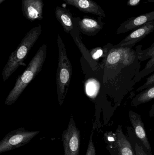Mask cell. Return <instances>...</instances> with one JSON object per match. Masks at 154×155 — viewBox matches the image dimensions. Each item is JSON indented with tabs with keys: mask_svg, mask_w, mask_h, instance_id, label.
Here are the masks:
<instances>
[{
	"mask_svg": "<svg viewBox=\"0 0 154 155\" xmlns=\"http://www.w3.org/2000/svg\"><path fill=\"white\" fill-rule=\"evenodd\" d=\"M141 62L133 47H115L108 44L101 67L103 84L111 99L112 116L126 96L134 89L141 71Z\"/></svg>",
	"mask_w": 154,
	"mask_h": 155,
	"instance_id": "6da1fadb",
	"label": "cell"
},
{
	"mask_svg": "<svg viewBox=\"0 0 154 155\" xmlns=\"http://www.w3.org/2000/svg\"><path fill=\"white\" fill-rule=\"evenodd\" d=\"M47 45H42L23 73L16 79L14 87L5 99V104L11 105L17 101L26 87L40 72L47 57Z\"/></svg>",
	"mask_w": 154,
	"mask_h": 155,
	"instance_id": "7a4b0ae2",
	"label": "cell"
},
{
	"mask_svg": "<svg viewBox=\"0 0 154 155\" xmlns=\"http://www.w3.org/2000/svg\"><path fill=\"white\" fill-rule=\"evenodd\" d=\"M42 32V26L39 25L32 28L24 37L16 49L13 52L3 69L2 75L6 81L20 66H26V60L30 51L37 41Z\"/></svg>",
	"mask_w": 154,
	"mask_h": 155,
	"instance_id": "3957f363",
	"label": "cell"
},
{
	"mask_svg": "<svg viewBox=\"0 0 154 155\" xmlns=\"http://www.w3.org/2000/svg\"><path fill=\"white\" fill-rule=\"evenodd\" d=\"M58 66L56 74L57 94L58 104H63L68 90L72 74V67L68 58L66 47L59 35L58 36Z\"/></svg>",
	"mask_w": 154,
	"mask_h": 155,
	"instance_id": "277c9868",
	"label": "cell"
},
{
	"mask_svg": "<svg viewBox=\"0 0 154 155\" xmlns=\"http://www.w3.org/2000/svg\"><path fill=\"white\" fill-rule=\"evenodd\" d=\"M103 139L106 144V149L111 155H136L133 146L124 134L121 125H118L115 133L106 132Z\"/></svg>",
	"mask_w": 154,
	"mask_h": 155,
	"instance_id": "5b68a950",
	"label": "cell"
},
{
	"mask_svg": "<svg viewBox=\"0 0 154 155\" xmlns=\"http://www.w3.org/2000/svg\"><path fill=\"white\" fill-rule=\"evenodd\" d=\"M40 131H30L20 127L8 133L0 142V153L20 148L29 143Z\"/></svg>",
	"mask_w": 154,
	"mask_h": 155,
	"instance_id": "8992f818",
	"label": "cell"
},
{
	"mask_svg": "<svg viewBox=\"0 0 154 155\" xmlns=\"http://www.w3.org/2000/svg\"><path fill=\"white\" fill-rule=\"evenodd\" d=\"M64 155H79L80 146V130L77 127L74 118L71 117L67 129L61 134Z\"/></svg>",
	"mask_w": 154,
	"mask_h": 155,
	"instance_id": "52a82bcc",
	"label": "cell"
},
{
	"mask_svg": "<svg viewBox=\"0 0 154 155\" xmlns=\"http://www.w3.org/2000/svg\"><path fill=\"white\" fill-rule=\"evenodd\" d=\"M154 31V21L149 22L143 26L134 30L115 47H134L137 43L145 38Z\"/></svg>",
	"mask_w": 154,
	"mask_h": 155,
	"instance_id": "ba28073f",
	"label": "cell"
},
{
	"mask_svg": "<svg viewBox=\"0 0 154 155\" xmlns=\"http://www.w3.org/2000/svg\"><path fill=\"white\" fill-rule=\"evenodd\" d=\"M142 45H137L135 51L141 62L149 60L144 68L140 71L136 78V82H139L142 79L151 74L154 71V42L147 49H142Z\"/></svg>",
	"mask_w": 154,
	"mask_h": 155,
	"instance_id": "9c48e42d",
	"label": "cell"
},
{
	"mask_svg": "<svg viewBox=\"0 0 154 155\" xmlns=\"http://www.w3.org/2000/svg\"><path fill=\"white\" fill-rule=\"evenodd\" d=\"M23 15L27 20L33 22L43 19V0H22Z\"/></svg>",
	"mask_w": 154,
	"mask_h": 155,
	"instance_id": "30bf717a",
	"label": "cell"
},
{
	"mask_svg": "<svg viewBox=\"0 0 154 155\" xmlns=\"http://www.w3.org/2000/svg\"><path fill=\"white\" fill-rule=\"evenodd\" d=\"M154 21V11L137 16H133L123 22L118 28L117 34L134 31L149 22Z\"/></svg>",
	"mask_w": 154,
	"mask_h": 155,
	"instance_id": "8fae6325",
	"label": "cell"
},
{
	"mask_svg": "<svg viewBox=\"0 0 154 155\" xmlns=\"http://www.w3.org/2000/svg\"><path fill=\"white\" fill-rule=\"evenodd\" d=\"M78 17V26L80 31L89 36H93L98 33L104 27V22L102 18H92L88 16H84L82 18Z\"/></svg>",
	"mask_w": 154,
	"mask_h": 155,
	"instance_id": "7c38bea8",
	"label": "cell"
},
{
	"mask_svg": "<svg viewBox=\"0 0 154 155\" xmlns=\"http://www.w3.org/2000/svg\"><path fill=\"white\" fill-rule=\"evenodd\" d=\"M128 116L137 137L149 152H152V147L147 138L144 124L141 115L132 110H129Z\"/></svg>",
	"mask_w": 154,
	"mask_h": 155,
	"instance_id": "4fadbf2b",
	"label": "cell"
},
{
	"mask_svg": "<svg viewBox=\"0 0 154 155\" xmlns=\"http://www.w3.org/2000/svg\"><path fill=\"white\" fill-rule=\"evenodd\" d=\"M83 12L90 13L102 17L106 16L104 10L93 0H62Z\"/></svg>",
	"mask_w": 154,
	"mask_h": 155,
	"instance_id": "5bb4252c",
	"label": "cell"
},
{
	"mask_svg": "<svg viewBox=\"0 0 154 155\" xmlns=\"http://www.w3.org/2000/svg\"><path fill=\"white\" fill-rule=\"evenodd\" d=\"M56 19L59 22L64 31L67 33H70L73 29V18L69 10L60 6L55 9Z\"/></svg>",
	"mask_w": 154,
	"mask_h": 155,
	"instance_id": "9a60e30c",
	"label": "cell"
},
{
	"mask_svg": "<svg viewBox=\"0 0 154 155\" xmlns=\"http://www.w3.org/2000/svg\"><path fill=\"white\" fill-rule=\"evenodd\" d=\"M127 138L133 146L136 155H152V152H149L137 137L133 127L127 126Z\"/></svg>",
	"mask_w": 154,
	"mask_h": 155,
	"instance_id": "2e32d148",
	"label": "cell"
},
{
	"mask_svg": "<svg viewBox=\"0 0 154 155\" xmlns=\"http://www.w3.org/2000/svg\"><path fill=\"white\" fill-rule=\"evenodd\" d=\"M154 99V84L150 87L139 92L132 99L131 104L133 107H137L146 104Z\"/></svg>",
	"mask_w": 154,
	"mask_h": 155,
	"instance_id": "e0dca14e",
	"label": "cell"
},
{
	"mask_svg": "<svg viewBox=\"0 0 154 155\" xmlns=\"http://www.w3.org/2000/svg\"><path fill=\"white\" fill-rule=\"evenodd\" d=\"M107 48L108 45H106L103 48L97 47L93 49L90 52L91 57L95 60H98L100 57H103L104 58Z\"/></svg>",
	"mask_w": 154,
	"mask_h": 155,
	"instance_id": "ac0fdd59",
	"label": "cell"
},
{
	"mask_svg": "<svg viewBox=\"0 0 154 155\" xmlns=\"http://www.w3.org/2000/svg\"><path fill=\"white\" fill-rule=\"evenodd\" d=\"M93 134H94V131L93 130L91 131V134L90 137L88 145L86 155H96V147H95L93 140Z\"/></svg>",
	"mask_w": 154,
	"mask_h": 155,
	"instance_id": "d6986e66",
	"label": "cell"
},
{
	"mask_svg": "<svg viewBox=\"0 0 154 155\" xmlns=\"http://www.w3.org/2000/svg\"><path fill=\"white\" fill-rule=\"evenodd\" d=\"M154 84V73L146 78L145 83L141 87L137 88L136 92H140L144 89L150 87Z\"/></svg>",
	"mask_w": 154,
	"mask_h": 155,
	"instance_id": "ffe728a7",
	"label": "cell"
},
{
	"mask_svg": "<svg viewBox=\"0 0 154 155\" xmlns=\"http://www.w3.org/2000/svg\"><path fill=\"white\" fill-rule=\"evenodd\" d=\"M142 0H128L127 4L129 6H135L140 3Z\"/></svg>",
	"mask_w": 154,
	"mask_h": 155,
	"instance_id": "44dd1931",
	"label": "cell"
},
{
	"mask_svg": "<svg viewBox=\"0 0 154 155\" xmlns=\"http://www.w3.org/2000/svg\"><path fill=\"white\" fill-rule=\"evenodd\" d=\"M149 116L150 117H154V104L152 105L149 112Z\"/></svg>",
	"mask_w": 154,
	"mask_h": 155,
	"instance_id": "7402d4cb",
	"label": "cell"
},
{
	"mask_svg": "<svg viewBox=\"0 0 154 155\" xmlns=\"http://www.w3.org/2000/svg\"><path fill=\"white\" fill-rule=\"evenodd\" d=\"M147 2H149L154 3V0H147Z\"/></svg>",
	"mask_w": 154,
	"mask_h": 155,
	"instance_id": "603a6c76",
	"label": "cell"
},
{
	"mask_svg": "<svg viewBox=\"0 0 154 155\" xmlns=\"http://www.w3.org/2000/svg\"><path fill=\"white\" fill-rule=\"evenodd\" d=\"M5 0H0V4H2L4 2H5Z\"/></svg>",
	"mask_w": 154,
	"mask_h": 155,
	"instance_id": "cb8c5ba5",
	"label": "cell"
}]
</instances>
